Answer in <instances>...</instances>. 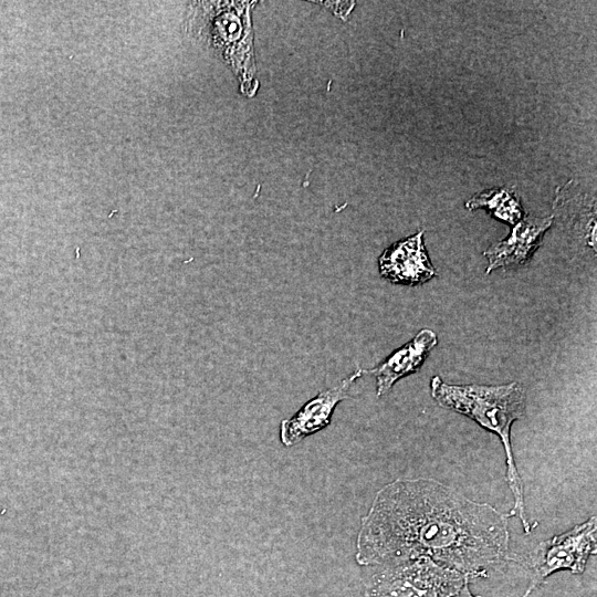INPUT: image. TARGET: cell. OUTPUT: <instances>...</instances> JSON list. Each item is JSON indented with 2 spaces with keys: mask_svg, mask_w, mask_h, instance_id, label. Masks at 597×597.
Returning a JSON list of instances; mask_svg holds the SVG:
<instances>
[{
  "mask_svg": "<svg viewBox=\"0 0 597 597\" xmlns=\"http://www.w3.org/2000/svg\"><path fill=\"white\" fill-rule=\"evenodd\" d=\"M379 273L395 284L416 286L436 276L423 244V231L388 247L378 258Z\"/></svg>",
  "mask_w": 597,
  "mask_h": 597,
  "instance_id": "52a82bcc",
  "label": "cell"
},
{
  "mask_svg": "<svg viewBox=\"0 0 597 597\" xmlns=\"http://www.w3.org/2000/svg\"><path fill=\"white\" fill-rule=\"evenodd\" d=\"M553 216L549 217H523L514 224L510 235L484 251V256L489 263L485 272L489 274L498 269L520 268L526 264L534 252L541 245L545 232L553 223Z\"/></svg>",
  "mask_w": 597,
  "mask_h": 597,
  "instance_id": "ba28073f",
  "label": "cell"
},
{
  "mask_svg": "<svg viewBox=\"0 0 597 597\" xmlns=\"http://www.w3.org/2000/svg\"><path fill=\"white\" fill-rule=\"evenodd\" d=\"M454 597H476L474 596L470 588H469V584H465L459 591L458 594L454 596ZM523 597H526L523 595Z\"/></svg>",
  "mask_w": 597,
  "mask_h": 597,
  "instance_id": "8fae6325",
  "label": "cell"
},
{
  "mask_svg": "<svg viewBox=\"0 0 597 597\" xmlns=\"http://www.w3.org/2000/svg\"><path fill=\"white\" fill-rule=\"evenodd\" d=\"M437 344L436 333L422 328L412 339L395 349L373 369L365 370V374H371L376 379L377 397L389 392L401 378L418 371Z\"/></svg>",
  "mask_w": 597,
  "mask_h": 597,
  "instance_id": "9c48e42d",
  "label": "cell"
},
{
  "mask_svg": "<svg viewBox=\"0 0 597 597\" xmlns=\"http://www.w3.org/2000/svg\"><path fill=\"white\" fill-rule=\"evenodd\" d=\"M597 549L596 516L575 525L569 531L544 541L534 549L527 564L533 569V577L524 596L537 588L555 572L569 570L582 574L589 557Z\"/></svg>",
  "mask_w": 597,
  "mask_h": 597,
  "instance_id": "5b68a950",
  "label": "cell"
},
{
  "mask_svg": "<svg viewBox=\"0 0 597 597\" xmlns=\"http://www.w3.org/2000/svg\"><path fill=\"white\" fill-rule=\"evenodd\" d=\"M471 580L455 568L418 556L383 565L367 580L364 597H454Z\"/></svg>",
  "mask_w": 597,
  "mask_h": 597,
  "instance_id": "3957f363",
  "label": "cell"
},
{
  "mask_svg": "<svg viewBox=\"0 0 597 597\" xmlns=\"http://www.w3.org/2000/svg\"><path fill=\"white\" fill-rule=\"evenodd\" d=\"M432 398L443 408L461 413L485 430L495 433L506 457V482L513 494L509 516H517L526 534L531 533L524 499V486L519 473L511 443V427L525 411V391L519 383L504 385H452L439 376L430 380Z\"/></svg>",
  "mask_w": 597,
  "mask_h": 597,
  "instance_id": "7a4b0ae2",
  "label": "cell"
},
{
  "mask_svg": "<svg viewBox=\"0 0 597 597\" xmlns=\"http://www.w3.org/2000/svg\"><path fill=\"white\" fill-rule=\"evenodd\" d=\"M365 374L357 367L348 377L337 385L320 391L306 401L291 418L282 420L280 425V440L283 446L292 447L324 428L332 420L336 406L350 398L349 389L353 384Z\"/></svg>",
  "mask_w": 597,
  "mask_h": 597,
  "instance_id": "8992f818",
  "label": "cell"
},
{
  "mask_svg": "<svg viewBox=\"0 0 597 597\" xmlns=\"http://www.w3.org/2000/svg\"><path fill=\"white\" fill-rule=\"evenodd\" d=\"M253 4L252 1L218 2L212 34L214 45L221 50L237 74L242 92L249 96L255 94L258 87L250 19Z\"/></svg>",
  "mask_w": 597,
  "mask_h": 597,
  "instance_id": "277c9868",
  "label": "cell"
},
{
  "mask_svg": "<svg viewBox=\"0 0 597 597\" xmlns=\"http://www.w3.org/2000/svg\"><path fill=\"white\" fill-rule=\"evenodd\" d=\"M507 515L431 478L383 486L362 517L355 559L362 566L428 556L473 579L512 559Z\"/></svg>",
  "mask_w": 597,
  "mask_h": 597,
  "instance_id": "6da1fadb",
  "label": "cell"
},
{
  "mask_svg": "<svg viewBox=\"0 0 597 597\" xmlns=\"http://www.w3.org/2000/svg\"><path fill=\"white\" fill-rule=\"evenodd\" d=\"M470 210L483 208L494 218L511 224L523 218V208L512 187H501L475 193L465 203Z\"/></svg>",
  "mask_w": 597,
  "mask_h": 597,
  "instance_id": "30bf717a",
  "label": "cell"
}]
</instances>
